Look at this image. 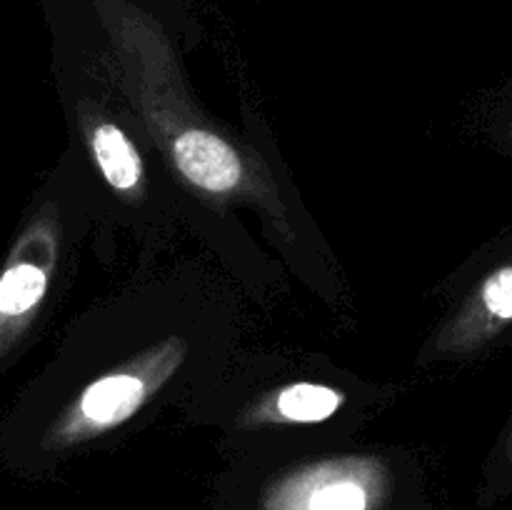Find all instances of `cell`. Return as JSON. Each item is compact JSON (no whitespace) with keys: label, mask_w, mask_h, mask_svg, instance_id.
Wrapping results in <instances>:
<instances>
[{"label":"cell","mask_w":512,"mask_h":510,"mask_svg":"<svg viewBox=\"0 0 512 510\" xmlns=\"http://www.w3.org/2000/svg\"><path fill=\"white\" fill-rule=\"evenodd\" d=\"M173 155L185 178L208 193H228L243 175L238 153L205 130H185L175 140Z\"/></svg>","instance_id":"cell-1"},{"label":"cell","mask_w":512,"mask_h":510,"mask_svg":"<svg viewBox=\"0 0 512 510\" xmlns=\"http://www.w3.org/2000/svg\"><path fill=\"white\" fill-rule=\"evenodd\" d=\"M143 400V383L133 375H108L90 385L80 400L85 420L93 425H113L135 413Z\"/></svg>","instance_id":"cell-2"},{"label":"cell","mask_w":512,"mask_h":510,"mask_svg":"<svg viewBox=\"0 0 512 510\" xmlns=\"http://www.w3.org/2000/svg\"><path fill=\"white\" fill-rule=\"evenodd\" d=\"M90 145H93L95 160H98L105 180L113 188L130 190L138 185L140 173H143V168H140V155L133 148V143L125 138L123 130L108 123L100 125V128H95Z\"/></svg>","instance_id":"cell-3"},{"label":"cell","mask_w":512,"mask_h":510,"mask_svg":"<svg viewBox=\"0 0 512 510\" xmlns=\"http://www.w3.org/2000/svg\"><path fill=\"white\" fill-rule=\"evenodd\" d=\"M48 278L28 260H13L0 273V328L23 318L43 300Z\"/></svg>","instance_id":"cell-4"},{"label":"cell","mask_w":512,"mask_h":510,"mask_svg":"<svg viewBox=\"0 0 512 510\" xmlns=\"http://www.w3.org/2000/svg\"><path fill=\"white\" fill-rule=\"evenodd\" d=\"M343 395L338 390L323 388V385L300 383L293 388L283 390L278 398V410L288 420H303V423H315L325 420L338 410Z\"/></svg>","instance_id":"cell-5"},{"label":"cell","mask_w":512,"mask_h":510,"mask_svg":"<svg viewBox=\"0 0 512 510\" xmlns=\"http://www.w3.org/2000/svg\"><path fill=\"white\" fill-rule=\"evenodd\" d=\"M368 508V495L358 483L350 480H340V483H330L320 488L318 493L310 498L308 510H365Z\"/></svg>","instance_id":"cell-6"},{"label":"cell","mask_w":512,"mask_h":510,"mask_svg":"<svg viewBox=\"0 0 512 510\" xmlns=\"http://www.w3.org/2000/svg\"><path fill=\"white\" fill-rule=\"evenodd\" d=\"M483 303L498 318L512 320V268L498 270L485 280Z\"/></svg>","instance_id":"cell-7"}]
</instances>
